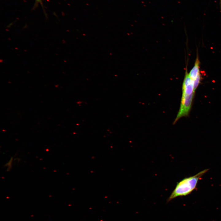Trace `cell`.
<instances>
[{
  "label": "cell",
  "instance_id": "1",
  "mask_svg": "<svg viewBox=\"0 0 221 221\" xmlns=\"http://www.w3.org/2000/svg\"><path fill=\"white\" fill-rule=\"evenodd\" d=\"M194 92L193 81L190 77L187 70L182 84L180 106L173 124L180 118L186 117L189 115L192 107Z\"/></svg>",
  "mask_w": 221,
  "mask_h": 221
},
{
  "label": "cell",
  "instance_id": "2",
  "mask_svg": "<svg viewBox=\"0 0 221 221\" xmlns=\"http://www.w3.org/2000/svg\"><path fill=\"white\" fill-rule=\"evenodd\" d=\"M208 170H204L193 176L185 178L178 182L168 199L167 202L177 197L186 196L191 193L196 188L199 180Z\"/></svg>",
  "mask_w": 221,
  "mask_h": 221
},
{
  "label": "cell",
  "instance_id": "4",
  "mask_svg": "<svg viewBox=\"0 0 221 221\" xmlns=\"http://www.w3.org/2000/svg\"><path fill=\"white\" fill-rule=\"evenodd\" d=\"M201 78V76L200 74L196 79L194 80L193 81L194 82V87L195 91L200 83Z\"/></svg>",
  "mask_w": 221,
  "mask_h": 221
},
{
  "label": "cell",
  "instance_id": "3",
  "mask_svg": "<svg viewBox=\"0 0 221 221\" xmlns=\"http://www.w3.org/2000/svg\"><path fill=\"white\" fill-rule=\"evenodd\" d=\"M200 61L197 55L194 66L188 73L190 77L193 81L200 74Z\"/></svg>",
  "mask_w": 221,
  "mask_h": 221
},
{
  "label": "cell",
  "instance_id": "5",
  "mask_svg": "<svg viewBox=\"0 0 221 221\" xmlns=\"http://www.w3.org/2000/svg\"></svg>",
  "mask_w": 221,
  "mask_h": 221
}]
</instances>
